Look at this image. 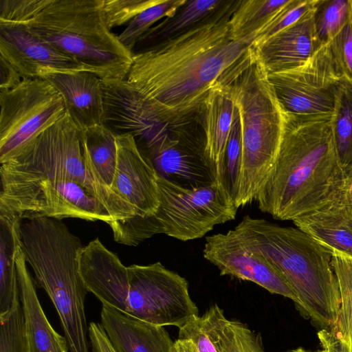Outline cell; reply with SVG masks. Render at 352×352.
I'll use <instances>...</instances> for the list:
<instances>
[{
    "label": "cell",
    "instance_id": "40",
    "mask_svg": "<svg viewBox=\"0 0 352 352\" xmlns=\"http://www.w3.org/2000/svg\"><path fill=\"white\" fill-rule=\"evenodd\" d=\"M23 80L19 72L3 57L0 56V90H9Z\"/></svg>",
    "mask_w": 352,
    "mask_h": 352
},
{
    "label": "cell",
    "instance_id": "26",
    "mask_svg": "<svg viewBox=\"0 0 352 352\" xmlns=\"http://www.w3.org/2000/svg\"><path fill=\"white\" fill-rule=\"evenodd\" d=\"M331 129L340 165L349 170L352 168V80L345 76L338 85Z\"/></svg>",
    "mask_w": 352,
    "mask_h": 352
},
{
    "label": "cell",
    "instance_id": "20",
    "mask_svg": "<svg viewBox=\"0 0 352 352\" xmlns=\"http://www.w3.org/2000/svg\"><path fill=\"white\" fill-rule=\"evenodd\" d=\"M332 256L352 259V210L333 201L292 221Z\"/></svg>",
    "mask_w": 352,
    "mask_h": 352
},
{
    "label": "cell",
    "instance_id": "29",
    "mask_svg": "<svg viewBox=\"0 0 352 352\" xmlns=\"http://www.w3.org/2000/svg\"><path fill=\"white\" fill-rule=\"evenodd\" d=\"M313 18L319 41L327 44L352 19V1L316 0Z\"/></svg>",
    "mask_w": 352,
    "mask_h": 352
},
{
    "label": "cell",
    "instance_id": "16",
    "mask_svg": "<svg viewBox=\"0 0 352 352\" xmlns=\"http://www.w3.org/2000/svg\"><path fill=\"white\" fill-rule=\"evenodd\" d=\"M313 10L292 25L253 43L251 53L267 75L302 65L322 46L316 32Z\"/></svg>",
    "mask_w": 352,
    "mask_h": 352
},
{
    "label": "cell",
    "instance_id": "25",
    "mask_svg": "<svg viewBox=\"0 0 352 352\" xmlns=\"http://www.w3.org/2000/svg\"><path fill=\"white\" fill-rule=\"evenodd\" d=\"M289 0H246L240 4L230 20L232 36L236 39L256 40Z\"/></svg>",
    "mask_w": 352,
    "mask_h": 352
},
{
    "label": "cell",
    "instance_id": "21",
    "mask_svg": "<svg viewBox=\"0 0 352 352\" xmlns=\"http://www.w3.org/2000/svg\"><path fill=\"white\" fill-rule=\"evenodd\" d=\"M234 101L226 87L217 81L209 90L204 108L203 127L206 153L221 175L227 143L232 128Z\"/></svg>",
    "mask_w": 352,
    "mask_h": 352
},
{
    "label": "cell",
    "instance_id": "23",
    "mask_svg": "<svg viewBox=\"0 0 352 352\" xmlns=\"http://www.w3.org/2000/svg\"><path fill=\"white\" fill-rule=\"evenodd\" d=\"M21 223L15 215L0 213V314L20 298L16 254L21 246Z\"/></svg>",
    "mask_w": 352,
    "mask_h": 352
},
{
    "label": "cell",
    "instance_id": "33",
    "mask_svg": "<svg viewBox=\"0 0 352 352\" xmlns=\"http://www.w3.org/2000/svg\"><path fill=\"white\" fill-rule=\"evenodd\" d=\"M221 346V352H265L261 336L236 320H228Z\"/></svg>",
    "mask_w": 352,
    "mask_h": 352
},
{
    "label": "cell",
    "instance_id": "15",
    "mask_svg": "<svg viewBox=\"0 0 352 352\" xmlns=\"http://www.w3.org/2000/svg\"><path fill=\"white\" fill-rule=\"evenodd\" d=\"M0 56L23 78H38L42 69L85 70L76 60L33 33L25 24L0 23Z\"/></svg>",
    "mask_w": 352,
    "mask_h": 352
},
{
    "label": "cell",
    "instance_id": "32",
    "mask_svg": "<svg viewBox=\"0 0 352 352\" xmlns=\"http://www.w3.org/2000/svg\"><path fill=\"white\" fill-rule=\"evenodd\" d=\"M0 352H29L20 298L0 314Z\"/></svg>",
    "mask_w": 352,
    "mask_h": 352
},
{
    "label": "cell",
    "instance_id": "1",
    "mask_svg": "<svg viewBox=\"0 0 352 352\" xmlns=\"http://www.w3.org/2000/svg\"><path fill=\"white\" fill-rule=\"evenodd\" d=\"M240 2L223 1L192 28L133 56L126 80L166 121L202 118L209 90L250 52L254 40L236 39L230 32Z\"/></svg>",
    "mask_w": 352,
    "mask_h": 352
},
{
    "label": "cell",
    "instance_id": "37",
    "mask_svg": "<svg viewBox=\"0 0 352 352\" xmlns=\"http://www.w3.org/2000/svg\"><path fill=\"white\" fill-rule=\"evenodd\" d=\"M329 44L342 76L352 80V19Z\"/></svg>",
    "mask_w": 352,
    "mask_h": 352
},
{
    "label": "cell",
    "instance_id": "22",
    "mask_svg": "<svg viewBox=\"0 0 352 352\" xmlns=\"http://www.w3.org/2000/svg\"><path fill=\"white\" fill-rule=\"evenodd\" d=\"M223 0L187 1L172 16L150 28L138 41L133 56L144 53L157 45L180 35L210 15Z\"/></svg>",
    "mask_w": 352,
    "mask_h": 352
},
{
    "label": "cell",
    "instance_id": "41",
    "mask_svg": "<svg viewBox=\"0 0 352 352\" xmlns=\"http://www.w3.org/2000/svg\"><path fill=\"white\" fill-rule=\"evenodd\" d=\"M342 183L329 201H333L352 210V168L344 171Z\"/></svg>",
    "mask_w": 352,
    "mask_h": 352
},
{
    "label": "cell",
    "instance_id": "34",
    "mask_svg": "<svg viewBox=\"0 0 352 352\" xmlns=\"http://www.w3.org/2000/svg\"><path fill=\"white\" fill-rule=\"evenodd\" d=\"M316 0H289L270 23L261 31L254 43L263 41L292 25L310 12Z\"/></svg>",
    "mask_w": 352,
    "mask_h": 352
},
{
    "label": "cell",
    "instance_id": "17",
    "mask_svg": "<svg viewBox=\"0 0 352 352\" xmlns=\"http://www.w3.org/2000/svg\"><path fill=\"white\" fill-rule=\"evenodd\" d=\"M42 78L62 96L66 112L81 129L101 124L103 117L102 79L86 70L42 69Z\"/></svg>",
    "mask_w": 352,
    "mask_h": 352
},
{
    "label": "cell",
    "instance_id": "28",
    "mask_svg": "<svg viewBox=\"0 0 352 352\" xmlns=\"http://www.w3.org/2000/svg\"><path fill=\"white\" fill-rule=\"evenodd\" d=\"M331 264L340 294L338 318L333 329L348 352H352V259L332 256Z\"/></svg>",
    "mask_w": 352,
    "mask_h": 352
},
{
    "label": "cell",
    "instance_id": "11",
    "mask_svg": "<svg viewBox=\"0 0 352 352\" xmlns=\"http://www.w3.org/2000/svg\"><path fill=\"white\" fill-rule=\"evenodd\" d=\"M0 213L13 214L21 220L46 217L100 220L108 224L113 221L99 200L72 180L1 189Z\"/></svg>",
    "mask_w": 352,
    "mask_h": 352
},
{
    "label": "cell",
    "instance_id": "31",
    "mask_svg": "<svg viewBox=\"0 0 352 352\" xmlns=\"http://www.w3.org/2000/svg\"><path fill=\"white\" fill-rule=\"evenodd\" d=\"M243 142L239 111L235 106L232 128L223 162L220 180L234 201L236 199L241 175Z\"/></svg>",
    "mask_w": 352,
    "mask_h": 352
},
{
    "label": "cell",
    "instance_id": "10",
    "mask_svg": "<svg viewBox=\"0 0 352 352\" xmlns=\"http://www.w3.org/2000/svg\"><path fill=\"white\" fill-rule=\"evenodd\" d=\"M342 76L329 43L302 65L267 75L285 114L304 117L333 114Z\"/></svg>",
    "mask_w": 352,
    "mask_h": 352
},
{
    "label": "cell",
    "instance_id": "6",
    "mask_svg": "<svg viewBox=\"0 0 352 352\" xmlns=\"http://www.w3.org/2000/svg\"><path fill=\"white\" fill-rule=\"evenodd\" d=\"M40 38L102 80H124L132 53L108 28L102 0H49L26 24Z\"/></svg>",
    "mask_w": 352,
    "mask_h": 352
},
{
    "label": "cell",
    "instance_id": "30",
    "mask_svg": "<svg viewBox=\"0 0 352 352\" xmlns=\"http://www.w3.org/2000/svg\"><path fill=\"white\" fill-rule=\"evenodd\" d=\"M186 0H157L135 16L118 36L122 45L131 52L138 41L159 20L172 16Z\"/></svg>",
    "mask_w": 352,
    "mask_h": 352
},
{
    "label": "cell",
    "instance_id": "43",
    "mask_svg": "<svg viewBox=\"0 0 352 352\" xmlns=\"http://www.w3.org/2000/svg\"><path fill=\"white\" fill-rule=\"evenodd\" d=\"M287 352H308L302 348H298Z\"/></svg>",
    "mask_w": 352,
    "mask_h": 352
},
{
    "label": "cell",
    "instance_id": "7",
    "mask_svg": "<svg viewBox=\"0 0 352 352\" xmlns=\"http://www.w3.org/2000/svg\"><path fill=\"white\" fill-rule=\"evenodd\" d=\"M81 129L66 112L54 124L1 166V189L41 182L75 181L104 206L113 221L135 215L111 188L100 185L86 169Z\"/></svg>",
    "mask_w": 352,
    "mask_h": 352
},
{
    "label": "cell",
    "instance_id": "27",
    "mask_svg": "<svg viewBox=\"0 0 352 352\" xmlns=\"http://www.w3.org/2000/svg\"><path fill=\"white\" fill-rule=\"evenodd\" d=\"M228 320L214 304L201 316L192 317L179 328L177 339L190 341L197 352H221V338Z\"/></svg>",
    "mask_w": 352,
    "mask_h": 352
},
{
    "label": "cell",
    "instance_id": "14",
    "mask_svg": "<svg viewBox=\"0 0 352 352\" xmlns=\"http://www.w3.org/2000/svg\"><path fill=\"white\" fill-rule=\"evenodd\" d=\"M117 164L111 188L137 216L153 214L160 205L157 173L133 137L117 135Z\"/></svg>",
    "mask_w": 352,
    "mask_h": 352
},
{
    "label": "cell",
    "instance_id": "42",
    "mask_svg": "<svg viewBox=\"0 0 352 352\" xmlns=\"http://www.w3.org/2000/svg\"><path fill=\"white\" fill-rule=\"evenodd\" d=\"M175 352H197L194 344L189 340L177 339L175 342Z\"/></svg>",
    "mask_w": 352,
    "mask_h": 352
},
{
    "label": "cell",
    "instance_id": "4",
    "mask_svg": "<svg viewBox=\"0 0 352 352\" xmlns=\"http://www.w3.org/2000/svg\"><path fill=\"white\" fill-rule=\"evenodd\" d=\"M230 93L241 118L243 157L237 208L255 201L275 165L285 124L267 75L250 52L218 80Z\"/></svg>",
    "mask_w": 352,
    "mask_h": 352
},
{
    "label": "cell",
    "instance_id": "36",
    "mask_svg": "<svg viewBox=\"0 0 352 352\" xmlns=\"http://www.w3.org/2000/svg\"><path fill=\"white\" fill-rule=\"evenodd\" d=\"M49 0H0V23L28 24Z\"/></svg>",
    "mask_w": 352,
    "mask_h": 352
},
{
    "label": "cell",
    "instance_id": "24",
    "mask_svg": "<svg viewBox=\"0 0 352 352\" xmlns=\"http://www.w3.org/2000/svg\"><path fill=\"white\" fill-rule=\"evenodd\" d=\"M85 167L96 182L111 188L117 164L116 135L102 124L83 130Z\"/></svg>",
    "mask_w": 352,
    "mask_h": 352
},
{
    "label": "cell",
    "instance_id": "18",
    "mask_svg": "<svg viewBox=\"0 0 352 352\" xmlns=\"http://www.w3.org/2000/svg\"><path fill=\"white\" fill-rule=\"evenodd\" d=\"M101 325L117 352H175L164 327L153 324L102 305Z\"/></svg>",
    "mask_w": 352,
    "mask_h": 352
},
{
    "label": "cell",
    "instance_id": "3",
    "mask_svg": "<svg viewBox=\"0 0 352 352\" xmlns=\"http://www.w3.org/2000/svg\"><path fill=\"white\" fill-rule=\"evenodd\" d=\"M252 252L265 258L285 279L298 306L323 329H333L340 305L332 254L298 228L243 217L232 229Z\"/></svg>",
    "mask_w": 352,
    "mask_h": 352
},
{
    "label": "cell",
    "instance_id": "9",
    "mask_svg": "<svg viewBox=\"0 0 352 352\" xmlns=\"http://www.w3.org/2000/svg\"><path fill=\"white\" fill-rule=\"evenodd\" d=\"M0 163L15 157L28 144L66 113L58 91L42 78H23L0 90Z\"/></svg>",
    "mask_w": 352,
    "mask_h": 352
},
{
    "label": "cell",
    "instance_id": "35",
    "mask_svg": "<svg viewBox=\"0 0 352 352\" xmlns=\"http://www.w3.org/2000/svg\"><path fill=\"white\" fill-rule=\"evenodd\" d=\"M157 0H102V13L108 28L111 30L129 23L144 10Z\"/></svg>",
    "mask_w": 352,
    "mask_h": 352
},
{
    "label": "cell",
    "instance_id": "45",
    "mask_svg": "<svg viewBox=\"0 0 352 352\" xmlns=\"http://www.w3.org/2000/svg\"><path fill=\"white\" fill-rule=\"evenodd\" d=\"M352 1V0H351Z\"/></svg>",
    "mask_w": 352,
    "mask_h": 352
},
{
    "label": "cell",
    "instance_id": "5",
    "mask_svg": "<svg viewBox=\"0 0 352 352\" xmlns=\"http://www.w3.org/2000/svg\"><path fill=\"white\" fill-rule=\"evenodd\" d=\"M21 248L37 283L51 299L70 352H89L85 299L87 289L79 271L84 247L60 219L36 217L21 226Z\"/></svg>",
    "mask_w": 352,
    "mask_h": 352
},
{
    "label": "cell",
    "instance_id": "44",
    "mask_svg": "<svg viewBox=\"0 0 352 352\" xmlns=\"http://www.w3.org/2000/svg\"><path fill=\"white\" fill-rule=\"evenodd\" d=\"M67 352H68V351H67Z\"/></svg>",
    "mask_w": 352,
    "mask_h": 352
},
{
    "label": "cell",
    "instance_id": "13",
    "mask_svg": "<svg viewBox=\"0 0 352 352\" xmlns=\"http://www.w3.org/2000/svg\"><path fill=\"white\" fill-rule=\"evenodd\" d=\"M203 254L219 270L221 275L253 282L298 304L295 294L283 276L265 258L249 250L232 230L207 236Z\"/></svg>",
    "mask_w": 352,
    "mask_h": 352
},
{
    "label": "cell",
    "instance_id": "8",
    "mask_svg": "<svg viewBox=\"0 0 352 352\" xmlns=\"http://www.w3.org/2000/svg\"><path fill=\"white\" fill-rule=\"evenodd\" d=\"M157 186L160 205L153 214L109 223L116 242L136 246L156 234L182 241L197 239L215 226L235 219L238 208L220 180L187 188L157 174Z\"/></svg>",
    "mask_w": 352,
    "mask_h": 352
},
{
    "label": "cell",
    "instance_id": "19",
    "mask_svg": "<svg viewBox=\"0 0 352 352\" xmlns=\"http://www.w3.org/2000/svg\"><path fill=\"white\" fill-rule=\"evenodd\" d=\"M16 268L29 352L68 351L65 337L53 329L43 310L21 246L16 254Z\"/></svg>",
    "mask_w": 352,
    "mask_h": 352
},
{
    "label": "cell",
    "instance_id": "38",
    "mask_svg": "<svg viewBox=\"0 0 352 352\" xmlns=\"http://www.w3.org/2000/svg\"><path fill=\"white\" fill-rule=\"evenodd\" d=\"M89 340L91 352H117L101 324L94 322L89 323Z\"/></svg>",
    "mask_w": 352,
    "mask_h": 352
},
{
    "label": "cell",
    "instance_id": "12",
    "mask_svg": "<svg viewBox=\"0 0 352 352\" xmlns=\"http://www.w3.org/2000/svg\"><path fill=\"white\" fill-rule=\"evenodd\" d=\"M197 123L176 126L146 148L159 175L187 188L218 181L217 169L206 153L205 135L199 134Z\"/></svg>",
    "mask_w": 352,
    "mask_h": 352
},
{
    "label": "cell",
    "instance_id": "2",
    "mask_svg": "<svg viewBox=\"0 0 352 352\" xmlns=\"http://www.w3.org/2000/svg\"><path fill=\"white\" fill-rule=\"evenodd\" d=\"M279 153L256 201L277 220L295 219L328 203L344 177L331 129V116L285 114Z\"/></svg>",
    "mask_w": 352,
    "mask_h": 352
},
{
    "label": "cell",
    "instance_id": "39",
    "mask_svg": "<svg viewBox=\"0 0 352 352\" xmlns=\"http://www.w3.org/2000/svg\"><path fill=\"white\" fill-rule=\"evenodd\" d=\"M322 350L320 352H348L343 340L334 329H322L318 333Z\"/></svg>",
    "mask_w": 352,
    "mask_h": 352
}]
</instances>
